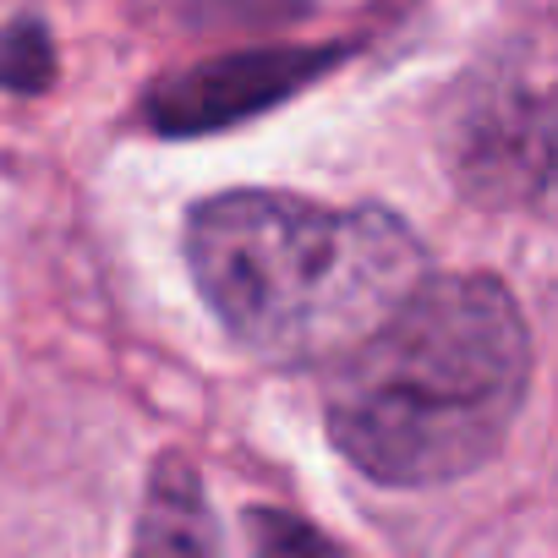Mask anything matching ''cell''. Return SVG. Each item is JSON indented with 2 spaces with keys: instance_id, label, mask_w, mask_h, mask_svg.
Wrapping results in <instances>:
<instances>
[{
  "instance_id": "obj_1",
  "label": "cell",
  "mask_w": 558,
  "mask_h": 558,
  "mask_svg": "<svg viewBox=\"0 0 558 558\" xmlns=\"http://www.w3.org/2000/svg\"><path fill=\"white\" fill-rule=\"evenodd\" d=\"M531 384V335L493 274H427L335 362V449L378 487H438L487 465Z\"/></svg>"
},
{
  "instance_id": "obj_2",
  "label": "cell",
  "mask_w": 558,
  "mask_h": 558,
  "mask_svg": "<svg viewBox=\"0 0 558 558\" xmlns=\"http://www.w3.org/2000/svg\"><path fill=\"white\" fill-rule=\"evenodd\" d=\"M186 268L225 335L268 362H340L422 279L416 230L389 208L219 192L186 219Z\"/></svg>"
},
{
  "instance_id": "obj_3",
  "label": "cell",
  "mask_w": 558,
  "mask_h": 558,
  "mask_svg": "<svg viewBox=\"0 0 558 558\" xmlns=\"http://www.w3.org/2000/svg\"><path fill=\"white\" fill-rule=\"evenodd\" d=\"M454 181L471 203L558 225V83L476 105L454 137Z\"/></svg>"
},
{
  "instance_id": "obj_4",
  "label": "cell",
  "mask_w": 558,
  "mask_h": 558,
  "mask_svg": "<svg viewBox=\"0 0 558 558\" xmlns=\"http://www.w3.org/2000/svg\"><path fill=\"white\" fill-rule=\"evenodd\" d=\"M345 56V45H274V50H235L219 61H203L192 72L165 77L143 110L154 132L170 137H192V132H219L235 126L246 116H263L274 105H286L291 94H302L313 77H324L335 61Z\"/></svg>"
},
{
  "instance_id": "obj_5",
  "label": "cell",
  "mask_w": 558,
  "mask_h": 558,
  "mask_svg": "<svg viewBox=\"0 0 558 558\" xmlns=\"http://www.w3.org/2000/svg\"><path fill=\"white\" fill-rule=\"evenodd\" d=\"M137 547L143 553H214L219 547V525L186 460H165L154 471V487L137 520Z\"/></svg>"
},
{
  "instance_id": "obj_6",
  "label": "cell",
  "mask_w": 558,
  "mask_h": 558,
  "mask_svg": "<svg viewBox=\"0 0 558 558\" xmlns=\"http://www.w3.org/2000/svg\"><path fill=\"white\" fill-rule=\"evenodd\" d=\"M252 542L263 553H279V547H335L329 536H318L313 525L286 520V514H252Z\"/></svg>"
}]
</instances>
